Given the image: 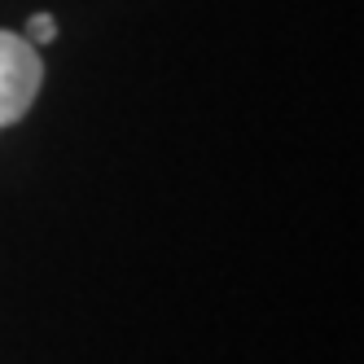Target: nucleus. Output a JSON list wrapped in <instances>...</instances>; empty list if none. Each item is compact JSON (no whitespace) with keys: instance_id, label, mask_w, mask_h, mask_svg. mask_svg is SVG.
Listing matches in <instances>:
<instances>
[{"instance_id":"obj_2","label":"nucleus","mask_w":364,"mask_h":364,"mask_svg":"<svg viewBox=\"0 0 364 364\" xmlns=\"http://www.w3.org/2000/svg\"><path fill=\"white\" fill-rule=\"evenodd\" d=\"M53 36H58V22L48 18V14H36V18H31V27H27V40L40 48V44H48Z\"/></svg>"},{"instance_id":"obj_1","label":"nucleus","mask_w":364,"mask_h":364,"mask_svg":"<svg viewBox=\"0 0 364 364\" xmlns=\"http://www.w3.org/2000/svg\"><path fill=\"white\" fill-rule=\"evenodd\" d=\"M44 84V62L27 36L0 31V127L18 123L31 110V101Z\"/></svg>"}]
</instances>
